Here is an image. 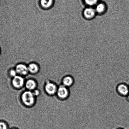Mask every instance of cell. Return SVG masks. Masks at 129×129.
Returning <instances> with one entry per match:
<instances>
[{
	"mask_svg": "<svg viewBox=\"0 0 129 129\" xmlns=\"http://www.w3.org/2000/svg\"><path fill=\"white\" fill-rule=\"evenodd\" d=\"M36 98L32 91L27 90L22 92L21 96V100L22 104L25 106L31 107L36 104Z\"/></svg>",
	"mask_w": 129,
	"mask_h": 129,
	"instance_id": "1",
	"label": "cell"
},
{
	"mask_svg": "<svg viewBox=\"0 0 129 129\" xmlns=\"http://www.w3.org/2000/svg\"><path fill=\"white\" fill-rule=\"evenodd\" d=\"M58 87V86L54 83L47 81L45 84V91L49 95L53 96L56 94Z\"/></svg>",
	"mask_w": 129,
	"mask_h": 129,
	"instance_id": "2",
	"label": "cell"
},
{
	"mask_svg": "<svg viewBox=\"0 0 129 129\" xmlns=\"http://www.w3.org/2000/svg\"><path fill=\"white\" fill-rule=\"evenodd\" d=\"M25 81L23 76L17 75L12 78V86L15 89H20L25 86Z\"/></svg>",
	"mask_w": 129,
	"mask_h": 129,
	"instance_id": "3",
	"label": "cell"
},
{
	"mask_svg": "<svg viewBox=\"0 0 129 129\" xmlns=\"http://www.w3.org/2000/svg\"><path fill=\"white\" fill-rule=\"evenodd\" d=\"M69 91L68 87L62 85L58 86L56 94L58 99L66 100L69 95Z\"/></svg>",
	"mask_w": 129,
	"mask_h": 129,
	"instance_id": "4",
	"label": "cell"
},
{
	"mask_svg": "<svg viewBox=\"0 0 129 129\" xmlns=\"http://www.w3.org/2000/svg\"><path fill=\"white\" fill-rule=\"evenodd\" d=\"M17 75L21 76H27L29 74L27 65L25 63L20 62L17 63L15 67Z\"/></svg>",
	"mask_w": 129,
	"mask_h": 129,
	"instance_id": "5",
	"label": "cell"
},
{
	"mask_svg": "<svg viewBox=\"0 0 129 129\" xmlns=\"http://www.w3.org/2000/svg\"><path fill=\"white\" fill-rule=\"evenodd\" d=\"M39 4L40 8L43 10H49L54 5V0H40Z\"/></svg>",
	"mask_w": 129,
	"mask_h": 129,
	"instance_id": "6",
	"label": "cell"
},
{
	"mask_svg": "<svg viewBox=\"0 0 129 129\" xmlns=\"http://www.w3.org/2000/svg\"><path fill=\"white\" fill-rule=\"evenodd\" d=\"M95 10L92 7H88L85 8L83 11L84 17L87 19H91L94 17L96 15Z\"/></svg>",
	"mask_w": 129,
	"mask_h": 129,
	"instance_id": "7",
	"label": "cell"
},
{
	"mask_svg": "<svg viewBox=\"0 0 129 129\" xmlns=\"http://www.w3.org/2000/svg\"><path fill=\"white\" fill-rule=\"evenodd\" d=\"M27 65L29 73L32 75H36L39 72L40 67L37 62H31Z\"/></svg>",
	"mask_w": 129,
	"mask_h": 129,
	"instance_id": "8",
	"label": "cell"
},
{
	"mask_svg": "<svg viewBox=\"0 0 129 129\" xmlns=\"http://www.w3.org/2000/svg\"><path fill=\"white\" fill-rule=\"evenodd\" d=\"M24 86L27 90L33 91L37 88V82L33 79H29L25 81Z\"/></svg>",
	"mask_w": 129,
	"mask_h": 129,
	"instance_id": "9",
	"label": "cell"
},
{
	"mask_svg": "<svg viewBox=\"0 0 129 129\" xmlns=\"http://www.w3.org/2000/svg\"><path fill=\"white\" fill-rule=\"evenodd\" d=\"M117 90L119 93L123 96H127L129 94V87L124 84H121L118 86Z\"/></svg>",
	"mask_w": 129,
	"mask_h": 129,
	"instance_id": "10",
	"label": "cell"
},
{
	"mask_svg": "<svg viewBox=\"0 0 129 129\" xmlns=\"http://www.w3.org/2000/svg\"><path fill=\"white\" fill-rule=\"evenodd\" d=\"M107 7L106 4L104 2H99L95 6V10L96 13L99 14H103L106 12Z\"/></svg>",
	"mask_w": 129,
	"mask_h": 129,
	"instance_id": "11",
	"label": "cell"
},
{
	"mask_svg": "<svg viewBox=\"0 0 129 129\" xmlns=\"http://www.w3.org/2000/svg\"><path fill=\"white\" fill-rule=\"evenodd\" d=\"M62 85L68 87L72 86L74 83L73 78L71 76H66L62 79Z\"/></svg>",
	"mask_w": 129,
	"mask_h": 129,
	"instance_id": "12",
	"label": "cell"
},
{
	"mask_svg": "<svg viewBox=\"0 0 129 129\" xmlns=\"http://www.w3.org/2000/svg\"><path fill=\"white\" fill-rule=\"evenodd\" d=\"M100 0H83L85 4L88 7H92L96 6L99 2Z\"/></svg>",
	"mask_w": 129,
	"mask_h": 129,
	"instance_id": "13",
	"label": "cell"
},
{
	"mask_svg": "<svg viewBox=\"0 0 129 129\" xmlns=\"http://www.w3.org/2000/svg\"><path fill=\"white\" fill-rule=\"evenodd\" d=\"M9 76L12 78L18 75L15 68L11 69L9 71Z\"/></svg>",
	"mask_w": 129,
	"mask_h": 129,
	"instance_id": "14",
	"label": "cell"
},
{
	"mask_svg": "<svg viewBox=\"0 0 129 129\" xmlns=\"http://www.w3.org/2000/svg\"><path fill=\"white\" fill-rule=\"evenodd\" d=\"M0 129H8V125L4 122H0Z\"/></svg>",
	"mask_w": 129,
	"mask_h": 129,
	"instance_id": "15",
	"label": "cell"
},
{
	"mask_svg": "<svg viewBox=\"0 0 129 129\" xmlns=\"http://www.w3.org/2000/svg\"><path fill=\"white\" fill-rule=\"evenodd\" d=\"M33 93V94L34 95V96L36 97H38V96H39L40 95V94H41V92H40V91L38 89H37V88L35 90H34V91H32Z\"/></svg>",
	"mask_w": 129,
	"mask_h": 129,
	"instance_id": "16",
	"label": "cell"
},
{
	"mask_svg": "<svg viewBox=\"0 0 129 129\" xmlns=\"http://www.w3.org/2000/svg\"><path fill=\"white\" fill-rule=\"evenodd\" d=\"M127 100L129 101V94L127 95Z\"/></svg>",
	"mask_w": 129,
	"mask_h": 129,
	"instance_id": "17",
	"label": "cell"
},
{
	"mask_svg": "<svg viewBox=\"0 0 129 129\" xmlns=\"http://www.w3.org/2000/svg\"><path fill=\"white\" fill-rule=\"evenodd\" d=\"M11 129H18L16 128H11Z\"/></svg>",
	"mask_w": 129,
	"mask_h": 129,
	"instance_id": "18",
	"label": "cell"
},
{
	"mask_svg": "<svg viewBox=\"0 0 129 129\" xmlns=\"http://www.w3.org/2000/svg\"><path fill=\"white\" fill-rule=\"evenodd\" d=\"M1 48H0V54H1Z\"/></svg>",
	"mask_w": 129,
	"mask_h": 129,
	"instance_id": "19",
	"label": "cell"
},
{
	"mask_svg": "<svg viewBox=\"0 0 129 129\" xmlns=\"http://www.w3.org/2000/svg\"></svg>",
	"mask_w": 129,
	"mask_h": 129,
	"instance_id": "20",
	"label": "cell"
}]
</instances>
